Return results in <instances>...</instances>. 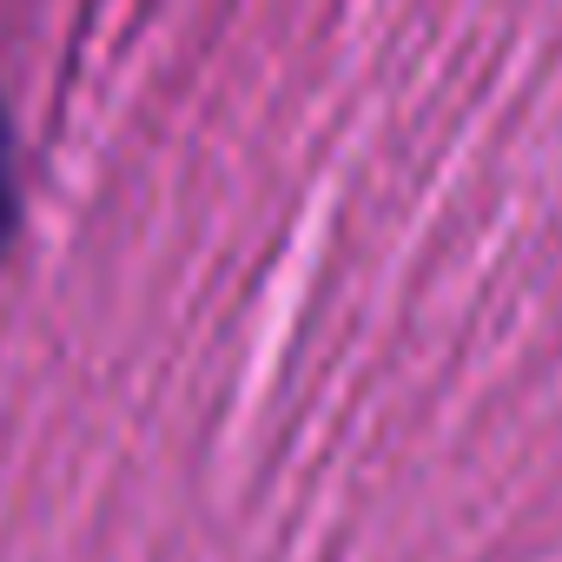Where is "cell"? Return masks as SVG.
<instances>
[{
    "label": "cell",
    "instance_id": "6da1fadb",
    "mask_svg": "<svg viewBox=\"0 0 562 562\" xmlns=\"http://www.w3.org/2000/svg\"><path fill=\"white\" fill-rule=\"evenodd\" d=\"M21 225V192H14V133H8V113H0V245L14 238Z\"/></svg>",
    "mask_w": 562,
    "mask_h": 562
}]
</instances>
